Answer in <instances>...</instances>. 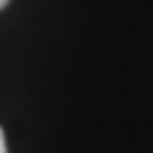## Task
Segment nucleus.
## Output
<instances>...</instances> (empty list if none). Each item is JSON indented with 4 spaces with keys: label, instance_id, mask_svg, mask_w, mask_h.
<instances>
[{
    "label": "nucleus",
    "instance_id": "1",
    "mask_svg": "<svg viewBox=\"0 0 153 153\" xmlns=\"http://www.w3.org/2000/svg\"><path fill=\"white\" fill-rule=\"evenodd\" d=\"M0 153H9V151H7V143H4V132H2V128H0Z\"/></svg>",
    "mask_w": 153,
    "mask_h": 153
},
{
    "label": "nucleus",
    "instance_id": "2",
    "mask_svg": "<svg viewBox=\"0 0 153 153\" xmlns=\"http://www.w3.org/2000/svg\"><path fill=\"white\" fill-rule=\"evenodd\" d=\"M7 4H9V0H0V9H4Z\"/></svg>",
    "mask_w": 153,
    "mask_h": 153
}]
</instances>
